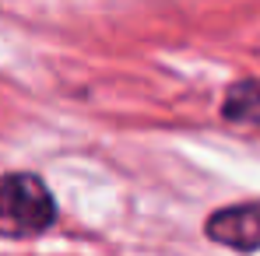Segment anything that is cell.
Masks as SVG:
<instances>
[{
	"label": "cell",
	"instance_id": "3957f363",
	"mask_svg": "<svg viewBox=\"0 0 260 256\" xmlns=\"http://www.w3.org/2000/svg\"><path fill=\"white\" fill-rule=\"evenodd\" d=\"M221 120L243 130H260V78H243L225 88Z\"/></svg>",
	"mask_w": 260,
	"mask_h": 256
},
{
	"label": "cell",
	"instance_id": "7a4b0ae2",
	"mask_svg": "<svg viewBox=\"0 0 260 256\" xmlns=\"http://www.w3.org/2000/svg\"><path fill=\"white\" fill-rule=\"evenodd\" d=\"M204 235L232 253H260V197L211 211L204 221Z\"/></svg>",
	"mask_w": 260,
	"mask_h": 256
},
{
	"label": "cell",
	"instance_id": "6da1fadb",
	"mask_svg": "<svg viewBox=\"0 0 260 256\" xmlns=\"http://www.w3.org/2000/svg\"><path fill=\"white\" fill-rule=\"evenodd\" d=\"M60 221V204L43 175L0 172V239H39Z\"/></svg>",
	"mask_w": 260,
	"mask_h": 256
}]
</instances>
